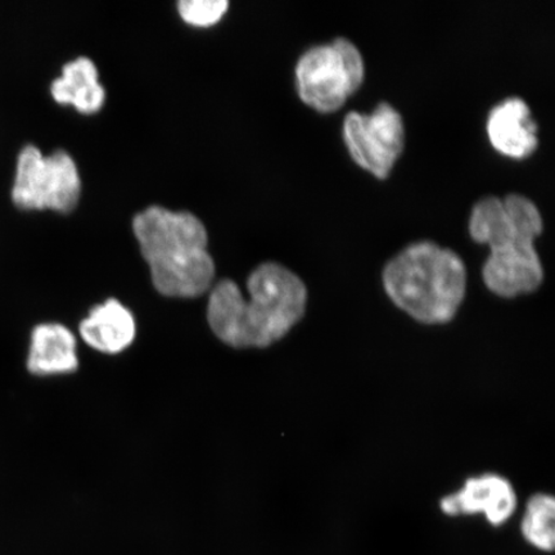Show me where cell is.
<instances>
[{
	"label": "cell",
	"instance_id": "1",
	"mask_svg": "<svg viewBox=\"0 0 555 555\" xmlns=\"http://www.w3.org/2000/svg\"><path fill=\"white\" fill-rule=\"evenodd\" d=\"M247 289L246 301L237 284L225 280L208 298V324L220 341L234 349H262L280 341L307 311V286L281 263L266 262L256 268Z\"/></svg>",
	"mask_w": 555,
	"mask_h": 555
},
{
	"label": "cell",
	"instance_id": "2",
	"mask_svg": "<svg viewBox=\"0 0 555 555\" xmlns=\"http://www.w3.org/2000/svg\"><path fill=\"white\" fill-rule=\"evenodd\" d=\"M133 229L159 294L193 298L210 288L215 266L206 228L197 217L151 206L137 215Z\"/></svg>",
	"mask_w": 555,
	"mask_h": 555
},
{
	"label": "cell",
	"instance_id": "3",
	"mask_svg": "<svg viewBox=\"0 0 555 555\" xmlns=\"http://www.w3.org/2000/svg\"><path fill=\"white\" fill-rule=\"evenodd\" d=\"M390 300L427 325L453 321L466 296L467 270L451 249L416 242L387 263L382 275Z\"/></svg>",
	"mask_w": 555,
	"mask_h": 555
},
{
	"label": "cell",
	"instance_id": "4",
	"mask_svg": "<svg viewBox=\"0 0 555 555\" xmlns=\"http://www.w3.org/2000/svg\"><path fill=\"white\" fill-rule=\"evenodd\" d=\"M365 67L362 53L349 39L310 48L297 62L298 94L308 106L333 113L362 86Z\"/></svg>",
	"mask_w": 555,
	"mask_h": 555
},
{
	"label": "cell",
	"instance_id": "5",
	"mask_svg": "<svg viewBox=\"0 0 555 555\" xmlns=\"http://www.w3.org/2000/svg\"><path fill=\"white\" fill-rule=\"evenodd\" d=\"M81 182L74 159L65 151L50 156L27 145L18 156L13 203L24 210L73 211L79 203Z\"/></svg>",
	"mask_w": 555,
	"mask_h": 555
},
{
	"label": "cell",
	"instance_id": "6",
	"mask_svg": "<svg viewBox=\"0 0 555 555\" xmlns=\"http://www.w3.org/2000/svg\"><path fill=\"white\" fill-rule=\"evenodd\" d=\"M543 231L535 204L520 194L505 198L485 197L475 205L469 219L472 238L490 247V254L532 251Z\"/></svg>",
	"mask_w": 555,
	"mask_h": 555
},
{
	"label": "cell",
	"instance_id": "7",
	"mask_svg": "<svg viewBox=\"0 0 555 555\" xmlns=\"http://www.w3.org/2000/svg\"><path fill=\"white\" fill-rule=\"evenodd\" d=\"M346 147L360 168L385 179L404 149L405 129L399 111L386 102L372 114L352 111L344 121Z\"/></svg>",
	"mask_w": 555,
	"mask_h": 555
},
{
	"label": "cell",
	"instance_id": "8",
	"mask_svg": "<svg viewBox=\"0 0 555 555\" xmlns=\"http://www.w3.org/2000/svg\"><path fill=\"white\" fill-rule=\"evenodd\" d=\"M517 494L503 476L486 474L468 478L460 491L442 498L447 516L483 515L492 526H502L517 509Z\"/></svg>",
	"mask_w": 555,
	"mask_h": 555
},
{
	"label": "cell",
	"instance_id": "9",
	"mask_svg": "<svg viewBox=\"0 0 555 555\" xmlns=\"http://www.w3.org/2000/svg\"><path fill=\"white\" fill-rule=\"evenodd\" d=\"M492 147L504 156L525 158L538 149V125L524 100L513 96L496 104L488 119Z\"/></svg>",
	"mask_w": 555,
	"mask_h": 555
},
{
	"label": "cell",
	"instance_id": "10",
	"mask_svg": "<svg viewBox=\"0 0 555 555\" xmlns=\"http://www.w3.org/2000/svg\"><path fill=\"white\" fill-rule=\"evenodd\" d=\"M135 333L133 314L114 298L90 310L89 317L80 323L82 339L94 350L109 356L127 350Z\"/></svg>",
	"mask_w": 555,
	"mask_h": 555
},
{
	"label": "cell",
	"instance_id": "11",
	"mask_svg": "<svg viewBox=\"0 0 555 555\" xmlns=\"http://www.w3.org/2000/svg\"><path fill=\"white\" fill-rule=\"evenodd\" d=\"M76 339L61 324H41L33 332L27 367L37 376L72 373L78 370Z\"/></svg>",
	"mask_w": 555,
	"mask_h": 555
},
{
	"label": "cell",
	"instance_id": "12",
	"mask_svg": "<svg viewBox=\"0 0 555 555\" xmlns=\"http://www.w3.org/2000/svg\"><path fill=\"white\" fill-rule=\"evenodd\" d=\"M52 94L62 104H74L80 113L93 114L101 109L104 89L93 61L80 57L68 62L61 78L53 81Z\"/></svg>",
	"mask_w": 555,
	"mask_h": 555
},
{
	"label": "cell",
	"instance_id": "13",
	"mask_svg": "<svg viewBox=\"0 0 555 555\" xmlns=\"http://www.w3.org/2000/svg\"><path fill=\"white\" fill-rule=\"evenodd\" d=\"M520 531L527 543L541 552H553L555 544V502L552 495L535 494L527 503Z\"/></svg>",
	"mask_w": 555,
	"mask_h": 555
},
{
	"label": "cell",
	"instance_id": "14",
	"mask_svg": "<svg viewBox=\"0 0 555 555\" xmlns=\"http://www.w3.org/2000/svg\"><path fill=\"white\" fill-rule=\"evenodd\" d=\"M180 15L192 25L208 26L221 18L228 9L227 0H182Z\"/></svg>",
	"mask_w": 555,
	"mask_h": 555
}]
</instances>
